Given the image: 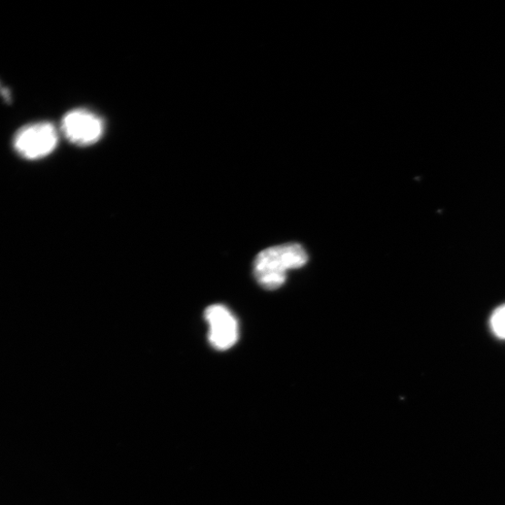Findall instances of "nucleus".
I'll list each match as a JSON object with an SVG mask.
<instances>
[{
  "label": "nucleus",
  "mask_w": 505,
  "mask_h": 505,
  "mask_svg": "<svg viewBox=\"0 0 505 505\" xmlns=\"http://www.w3.org/2000/svg\"><path fill=\"white\" fill-rule=\"evenodd\" d=\"M308 261L305 248L296 243L268 247L261 251L254 261V276L258 284L268 290L281 288L290 269L299 268Z\"/></svg>",
  "instance_id": "nucleus-1"
},
{
  "label": "nucleus",
  "mask_w": 505,
  "mask_h": 505,
  "mask_svg": "<svg viewBox=\"0 0 505 505\" xmlns=\"http://www.w3.org/2000/svg\"><path fill=\"white\" fill-rule=\"evenodd\" d=\"M58 135L47 122L28 125L21 128L14 139L15 151L24 158L36 160L50 155L56 147Z\"/></svg>",
  "instance_id": "nucleus-2"
},
{
  "label": "nucleus",
  "mask_w": 505,
  "mask_h": 505,
  "mask_svg": "<svg viewBox=\"0 0 505 505\" xmlns=\"http://www.w3.org/2000/svg\"><path fill=\"white\" fill-rule=\"evenodd\" d=\"M62 131L71 143L86 146L96 143L104 134V122L87 110H75L62 120Z\"/></svg>",
  "instance_id": "nucleus-3"
},
{
  "label": "nucleus",
  "mask_w": 505,
  "mask_h": 505,
  "mask_svg": "<svg viewBox=\"0 0 505 505\" xmlns=\"http://www.w3.org/2000/svg\"><path fill=\"white\" fill-rule=\"evenodd\" d=\"M209 325L208 339L214 348L225 351L231 348L239 338L237 319L224 306L214 305L206 311Z\"/></svg>",
  "instance_id": "nucleus-4"
},
{
  "label": "nucleus",
  "mask_w": 505,
  "mask_h": 505,
  "mask_svg": "<svg viewBox=\"0 0 505 505\" xmlns=\"http://www.w3.org/2000/svg\"><path fill=\"white\" fill-rule=\"evenodd\" d=\"M490 328L498 338L505 340V305L493 312L490 318Z\"/></svg>",
  "instance_id": "nucleus-5"
}]
</instances>
